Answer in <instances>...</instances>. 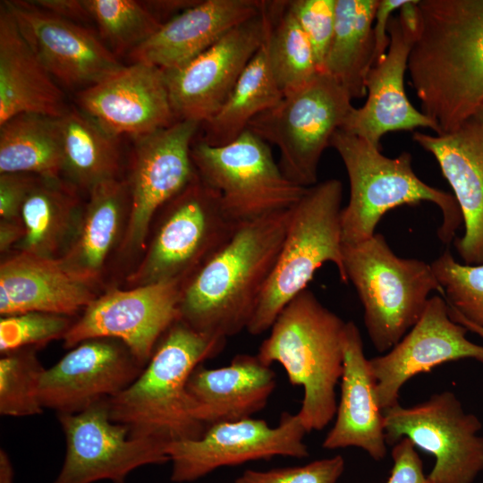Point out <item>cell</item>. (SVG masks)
<instances>
[{
    "label": "cell",
    "instance_id": "32",
    "mask_svg": "<svg viewBox=\"0 0 483 483\" xmlns=\"http://www.w3.org/2000/svg\"><path fill=\"white\" fill-rule=\"evenodd\" d=\"M266 40L221 108L201 123L203 135L199 138L208 145L221 147L235 140L254 117L282 100L284 94L273 76Z\"/></svg>",
    "mask_w": 483,
    "mask_h": 483
},
{
    "label": "cell",
    "instance_id": "50",
    "mask_svg": "<svg viewBox=\"0 0 483 483\" xmlns=\"http://www.w3.org/2000/svg\"><path fill=\"white\" fill-rule=\"evenodd\" d=\"M473 118L483 124V107L474 115Z\"/></svg>",
    "mask_w": 483,
    "mask_h": 483
},
{
    "label": "cell",
    "instance_id": "48",
    "mask_svg": "<svg viewBox=\"0 0 483 483\" xmlns=\"http://www.w3.org/2000/svg\"><path fill=\"white\" fill-rule=\"evenodd\" d=\"M0 483H13V469L7 453L0 450Z\"/></svg>",
    "mask_w": 483,
    "mask_h": 483
},
{
    "label": "cell",
    "instance_id": "44",
    "mask_svg": "<svg viewBox=\"0 0 483 483\" xmlns=\"http://www.w3.org/2000/svg\"><path fill=\"white\" fill-rule=\"evenodd\" d=\"M31 2L55 15L76 23L91 20L84 0H35Z\"/></svg>",
    "mask_w": 483,
    "mask_h": 483
},
{
    "label": "cell",
    "instance_id": "9",
    "mask_svg": "<svg viewBox=\"0 0 483 483\" xmlns=\"http://www.w3.org/2000/svg\"><path fill=\"white\" fill-rule=\"evenodd\" d=\"M353 107L350 95L338 81L326 72H319L254 117L247 130L277 146L283 174L309 188L318 183L322 154Z\"/></svg>",
    "mask_w": 483,
    "mask_h": 483
},
{
    "label": "cell",
    "instance_id": "37",
    "mask_svg": "<svg viewBox=\"0 0 483 483\" xmlns=\"http://www.w3.org/2000/svg\"><path fill=\"white\" fill-rule=\"evenodd\" d=\"M431 267L447 305L466 320L483 327V264H462L446 250Z\"/></svg>",
    "mask_w": 483,
    "mask_h": 483
},
{
    "label": "cell",
    "instance_id": "42",
    "mask_svg": "<svg viewBox=\"0 0 483 483\" xmlns=\"http://www.w3.org/2000/svg\"><path fill=\"white\" fill-rule=\"evenodd\" d=\"M393 467L386 483H430L416 447L406 437L393 445Z\"/></svg>",
    "mask_w": 483,
    "mask_h": 483
},
{
    "label": "cell",
    "instance_id": "40",
    "mask_svg": "<svg viewBox=\"0 0 483 483\" xmlns=\"http://www.w3.org/2000/svg\"><path fill=\"white\" fill-rule=\"evenodd\" d=\"M344 467L343 457L337 454L302 466L268 470H246L234 483H337Z\"/></svg>",
    "mask_w": 483,
    "mask_h": 483
},
{
    "label": "cell",
    "instance_id": "39",
    "mask_svg": "<svg viewBox=\"0 0 483 483\" xmlns=\"http://www.w3.org/2000/svg\"><path fill=\"white\" fill-rule=\"evenodd\" d=\"M336 0L287 1L288 9L305 32L321 72L334 34Z\"/></svg>",
    "mask_w": 483,
    "mask_h": 483
},
{
    "label": "cell",
    "instance_id": "43",
    "mask_svg": "<svg viewBox=\"0 0 483 483\" xmlns=\"http://www.w3.org/2000/svg\"><path fill=\"white\" fill-rule=\"evenodd\" d=\"M408 0H379L373 26L375 38L374 64L386 54L390 44L387 31L391 14L399 10Z\"/></svg>",
    "mask_w": 483,
    "mask_h": 483
},
{
    "label": "cell",
    "instance_id": "5",
    "mask_svg": "<svg viewBox=\"0 0 483 483\" xmlns=\"http://www.w3.org/2000/svg\"><path fill=\"white\" fill-rule=\"evenodd\" d=\"M330 147L342 158L350 182L349 202L341 212L344 245L371 238L391 209L423 201L432 202L441 210L440 241L447 244L455 239L463 219L454 196L422 182L412 170L410 153L387 157L381 148L341 129L333 135Z\"/></svg>",
    "mask_w": 483,
    "mask_h": 483
},
{
    "label": "cell",
    "instance_id": "6",
    "mask_svg": "<svg viewBox=\"0 0 483 483\" xmlns=\"http://www.w3.org/2000/svg\"><path fill=\"white\" fill-rule=\"evenodd\" d=\"M343 183L328 179L309 187L292 208L274 270L247 327L252 335L269 330L284 308L307 289L315 272L333 263L347 284L341 225Z\"/></svg>",
    "mask_w": 483,
    "mask_h": 483
},
{
    "label": "cell",
    "instance_id": "15",
    "mask_svg": "<svg viewBox=\"0 0 483 483\" xmlns=\"http://www.w3.org/2000/svg\"><path fill=\"white\" fill-rule=\"evenodd\" d=\"M307 433L297 414L283 412L275 427L266 420L244 419L214 424L198 438L170 443L171 480L191 482L218 468L275 456H309Z\"/></svg>",
    "mask_w": 483,
    "mask_h": 483
},
{
    "label": "cell",
    "instance_id": "27",
    "mask_svg": "<svg viewBox=\"0 0 483 483\" xmlns=\"http://www.w3.org/2000/svg\"><path fill=\"white\" fill-rule=\"evenodd\" d=\"M70 106L53 76L0 4V125L21 114L61 117Z\"/></svg>",
    "mask_w": 483,
    "mask_h": 483
},
{
    "label": "cell",
    "instance_id": "4",
    "mask_svg": "<svg viewBox=\"0 0 483 483\" xmlns=\"http://www.w3.org/2000/svg\"><path fill=\"white\" fill-rule=\"evenodd\" d=\"M345 325L307 288L280 312L257 353L267 366L280 364L289 382L302 387L296 414L307 432L324 429L335 416Z\"/></svg>",
    "mask_w": 483,
    "mask_h": 483
},
{
    "label": "cell",
    "instance_id": "38",
    "mask_svg": "<svg viewBox=\"0 0 483 483\" xmlns=\"http://www.w3.org/2000/svg\"><path fill=\"white\" fill-rule=\"evenodd\" d=\"M72 317L46 312H25L0 319V352L45 346L64 339L72 326Z\"/></svg>",
    "mask_w": 483,
    "mask_h": 483
},
{
    "label": "cell",
    "instance_id": "28",
    "mask_svg": "<svg viewBox=\"0 0 483 483\" xmlns=\"http://www.w3.org/2000/svg\"><path fill=\"white\" fill-rule=\"evenodd\" d=\"M88 195L74 237L59 258L74 273L98 284L107 262L123 242L130 192L126 180L118 178L95 186Z\"/></svg>",
    "mask_w": 483,
    "mask_h": 483
},
{
    "label": "cell",
    "instance_id": "12",
    "mask_svg": "<svg viewBox=\"0 0 483 483\" xmlns=\"http://www.w3.org/2000/svg\"><path fill=\"white\" fill-rule=\"evenodd\" d=\"M201 123L177 121L136 138L128 179L130 213L118 251L123 258L142 256L158 211L199 175L191 149Z\"/></svg>",
    "mask_w": 483,
    "mask_h": 483
},
{
    "label": "cell",
    "instance_id": "41",
    "mask_svg": "<svg viewBox=\"0 0 483 483\" xmlns=\"http://www.w3.org/2000/svg\"><path fill=\"white\" fill-rule=\"evenodd\" d=\"M37 175L0 174V220L21 222V208Z\"/></svg>",
    "mask_w": 483,
    "mask_h": 483
},
{
    "label": "cell",
    "instance_id": "16",
    "mask_svg": "<svg viewBox=\"0 0 483 483\" xmlns=\"http://www.w3.org/2000/svg\"><path fill=\"white\" fill-rule=\"evenodd\" d=\"M273 21L272 1L184 66L164 71L176 121L202 123L224 105Z\"/></svg>",
    "mask_w": 483,
    "mask_h": 483
},
{
    "label": "cell",
    "instance_id": "3",
    "mask_svg": "<svg viewBox=\"0 0 483 483\" xmlns=\"http://www.w3.org/2000/svg\"><path fill=\"white\" fill-rule=\"evenodd\" d=\"M226 339L177 320L163 335L139 377L107 400L113 421L131 436L170 444L198 438L207 428L195 417L187 392L192 371L218 355Z\"/></svg>",
    "mask_w": 483,
    "mask_h": 483
},
{
    "label": "cell",
    "instance_id": "11",
    "mask_svg": "<svg viewBox=\"0 0 483 483\" xmlns=\"http://www.w3.org/2000/svg\"><path fill=\"white\" fill-rule=\"evenodd\" d=\"M383 414L386 445L406 437L435 458L430 483H473L483 471L481 421L464 411L453 392L434 394L410 407L399 402Z\"/></svg>",
    "mask_w": 483,
    "mask_h": 483
},
{
    "label": "cell",
    "instance_id": "10",
    "mask_svg": "<svg viewBox=\"0 0 483 483\" xmlns=\"http://www.w3.org/2000/svg\"><path fill=\"white\" fill-rule=\"evenodd\" d=\"M191 156L201 182L219 194L236 224L290 209L308 189L283 174L268 144L250 130L221 147L195 139Z\"/></svg>",
    "mask_w": 483,
    "mask_h": 483
},
{
    "label": "cell",
    "instance_id": "30",
    "mask_svg": "<svg viewBox=\"0 0 483 483\" xmlns=\"http://www.w3.org/2000/svg\"><path fill=\"white\" fill-rule=\"evenodd\" d=\"M379 0H336L335 21L325 61L328 73L351 98L367 96L366 78L374 65V21Z\"/></svg>",
    "mask_w": 483,
    "mask_h": 483
},
{
    "label": "cell",
    "instance_id": "19",
    "mask_svg": "<svg viewBox=\"0 0 483 483\" xmlns=\"http://www.w3.org/2000/svg\"><path fill=\"white\" fill-rule=\"evenodd\" d=\"M4 2L38 59L64 86L84 89L123 67L88 28L55 15L31 1Z\"/></svg>",
    "mask_w": 483,
    "mask_h": 483
},
{
    "label": "cell",
    "instance_id": "17",
    "mask_svg": "<svg viewBox=\"0 0 483 483\" xmlns=\"http://www.w3.org/2000/svg\"><path fill=\"white\" fill-rule=\"evenodd\" d=\"M143 369L122 342L88 339L43 370L39 401L57 414L77 413L122 392Z\"/></svg>",
    "mask_w": 483,
    "mask_h": 483
},
{
    "label": "cell",
    "instance_id": "31",
    "mask_svg": "<svg viewBox=\"0 0 483 483\" xmlns=\"http://www.w3.org/2000/svg\"><path fill=\"white\" fill-rule=\"evenodd\" d=\"M65 180L88 193L97 185L118 179L119 137L103 129L79 107L70 106L58 118Z\"/></svg>",
    "mask_w": 483,
    "mask_h": 483
},
{
    "label": "cell",
    "instance_id": "33",
    "mask_svg": "<svg viewBox=\"0 0 483 483\" xmlns=\"http://www.w3.org/2000/svg\"><path fill=\"white\" fill-rule=\"evenodd\" d=\"M58 118L21 114L1 124L0 174L63 178L64 153Z\"/></svg>",
    "mask_w": 483,
    "mask_h": 483
},
{
    "label": "cell",
    "instance_id": "22",
    "mask_svg": "<svg viewBox=\"0 0 483 483\" xmlns=\"http://www.w3.org/2000/svg\"><path fill=\"white\" fill-rule=\"evenodd\" d=\"M97 284L60 258L13 251L0 265V314L46 312L73 317L99 294Z\"/></svg>",
    "mask_w": 483,
    "mask_h": 483
},
{
    "label": "cell",
    "instance_id": "49",
    "mask_svg": "<svg viewBox=\"0 0 483 483\" xmlns=\"http://www.w3.org/2000/svg\"><path fill=\"white\" fill-rule=\"evenodd\" d=\"M448 309H449L450 318L453 321H455L456 323L461 324L462 326L466 327L468 329V331H471V332L477 334L479 336H480L483 339V327L479 326L477 325H474V324L470 323V321L466 320L457 311L451 309L449 306H448Z\"/></svg>",
    "mask_w": 483,
    "mask_h": 483
},
{
    "label": "cell",
    "instance_id": "29",
    "mask_svg": "<svg viewBox=\"0 0 483 483\" xmlns=\"http://www.w3.org/2000/svg\"><path fill=\"white\" fill-rule=\"evenodd\" d=\"M82 208L79 190L68 181L37 176L21 208L25 233L13 250L61 258L74 237Z\"/></svg>",
    "mask_w": 483,
    "mask_h": 483
},
{
    "label": "cell",
    "instance_id": "45",
    "mask_svg": "<svg viewBox=\"0 0 483 483\" xmlns=\"http://www.w3.org/2000/svg\"><path fill=\"white\" fill-rule=\"evenodd\" d=\"M25 233L21 222L0 220V252L3 255L10 253L22 240Z\"/></svg>",
    "mask_w": 483,
    "mask_h": 483
},
{
    "label": "cell",
    "instance_id": "2",
    "mask_svg": "<svg viewBox=\"0 0 483 483\" xmlns=\"http://www.w3.org/2000/svg\"><path fill=\"white\" fill-rule=\"evenodd\" d=\"M292 208L239 224L182 287L180 319L227 339L247 330L274 270Z\"/></svg>",
    "mask_w": 483,
    "mask_h": 483
},
{
    "label": "cell",
    "instance_id": "25",
    "mask_svg": "<svg viewBox=\"0 0 483 483\" xmlns=\"http://www.w3.org/2000/svg\"><path fill=\"white\" fill-rule=\"evenodd\" d=\"M343 368L341 395L335 421L322 446L333 450L359 447L373 460H383L387 453L384 414L376 396V379L363 350L360 329L346 322L343 340Z\"/></svg>",
    "mask_w": 483,
    "mask_h": 483
},
{
    "label": "cell",
    "instance_id": "21",
    "mask_svg": "<svg viewBox=\"0 0 483 483\" xmlns=\"http://www.w3.org/2000/svg\"><path fill=\"white\" fill-rule=\"evenodd\" d=\"M387 31L390 44L386 54L377 62L366 78L367 100L353 107L341 130L381 148L382 137L391 131L429 128L435 123L416 109L407 97L404 75L416 37L402 26L399 16L391 17Z\"/></svg>",
    "mask_w": 483,
    "mask_h": 483
},
{
    "label": "cell",
    "instance_id": "18",
    "mask_svg": "<svg viewBox=\"0 0 483 483\" xmlns=\"http://www.w3.org/2000/svg\"><path fill=\"white\" fill-rule=\"evenodd\" d=\"M467 332L450 318L445 298H429L419 319L400 342L384 355L369 359L382 411L399 403L401 388L418 374L462 359L483 363V345L467 339Z\"/></svg>",
    "mask_w": 483,
    "mask_h": 483
},
{
    "label": "cell",
    "instance_id": "13",
    "mask_svg": "<svg viewBox=\"0 0 483 483\" xmlns=\"http://www.w3.org/2000/svg\"><path fill=\"white\" fill-rule=\"evenodd\" d=\"M57 417L66 450L63 466L52 483H126L134 470L169 462L168 444L131 436L126 426L111 419L107 400Z\"/></svg>",
    "mask_w": 483,
    "mask_h": 483
},
{
    "label": "cell",
    "instance_id": "24",
    "mask_svg": "<svg viewBox=\"0 0 483 483\" xmlns=\"http://www.w3.org/2000/svg\"><path fill=\"white\" fill-rule=\"evenodd\" d=\"M263 1L204 0L163 22L160 29L129 53L132 63L171 71L181 68L227 32L258 15Z\"/></svg>",
    "mask_w": 483,
    "mask_h": 483
},
{
    "label": "cell",
    "instance_id": "26",
    "mask_svg": "<svg viewBox=\"0 0 483 483\" xmlns=\"http://www.w3.org/2000/svg\"><path fill=\"white\" fill-rule=\"evenodd\" d=\"M276 386L275 374L258 355L238 354L221 368L199 365L187 392L196 419L214 424L252 418L267 405Z\"/></svg>",
    "mask_w": 483,
    "mask_h": 483
},
{
    "label": "cell",
    "instance_id": "8",
    "mask_svg": "<svg viewBox=\"0 0 483 483\" xmlns=\"http://www.w3.org/2000/svg\"><path fill=\"white\" fill-rule=\"evenodd\" d=\"M239 224L225 214L219 194L199 177L157 214L128 287L175 282L182 285L233 236Z\"/></svg>",
    "mask_w": 483,
    "mask_h": 483
},
{
    "label": "cell",
    "instance_id": "35",
    "mask_svg": "<svg viewBox=\"0 0 483 483\" xmlns=\"http://www.w3.org/2000/svg\"><path fill=\"white\" fill-rule=\"evenodd\" d=\"M100 37L117 56L131 52L160 27L157 17L143 2L134 0H84Z\"/></svg>",
    "mask_w": 483,
    "mask_h": 483
},
{
    "label": "cell",
    "instance_id": "14",
    "mask_svg": "<svg viewBox=\"0 0 483 483\" xmlns=\"http://www.w3.org/2000/svg\"><path fill=\"white\" fill-rule=\"evenodd\" d=\"M182 284L165 282L109 289L75 319L64 337L70 349L92 338L122 342L145 367L166 331L180 319Z\"/></svg>",
    "mask_w": 483,
    "mask_h": 483
},
{
    "label": "cell",
    "instance_id": "46",
    "mask_svg": "<svg viewBox=\"0 0 483 483\" xmlns=\"http://www.w3.org/2000/svg\"><path fill=\"white\" fill-rule=\"evenodd\" d=\"M199 1L196 0H165L146 1L145 6L156 16L157 14H173L176 16L186 9L195 5Z\"/></svg>",
    "mask_w": 483,
    "mask_h": 483
},
{
    "label": "cell",
    "instance_id": "1",
    "mask_svg": "<svg viewBox=\"0 0 483 483\" xmlns=\"http://www.w3.org/2000/svg\"><path fill=\"white\" fill-rule=\"evenodd\" d=\"M408 71L421 112L451 132L483 107V0H419Z\"/></svg>",
    "mask_w": 483,
    "mask_h": 483
},
{
    "label": "cell",
    "instance_id": "7",
    "mask_svg": "<svg viewBox=\"0 0 483 483\" xmlns=\"http://www.w3.org/2000/svg\"><path fill=\"white\" fill-rule=\"evenodd\" d=\"M348 282L354 286L364 310V324L375 349L386 352L421 317L429 293L444 295L431 264L397 256L385 237L343 247Z\"/></svg>",
    "mask_w": 483,
    "mask_h": 483
},
{
    "label": "cell",
    "instance_id": "34",
    "mask_svg": "<svg viewBox=\"0 0 483 483\" xmlns=\"http://www.w3.org/2000/svg\"><path fill=\"white\" fill-rule=\"evenodd\" d=\"M273 11L267 49L273 76L284 95L305 86L321 72L312 46L288 9L287 1H273Z\"/></svg>",
    "mask_w": 483,
    "mask_h": 483
},
{
    "label": "cell",
    "instance_id": "23",
    "mask_svg": "<svg viewBox=\"0 0 483 483\" xmlns=\"http://www.w3.org/2000/svg\"><path fill=\"white\" fill-rule=\"evenodd\" d=\"M412 139L435 157L460 207L464 233L454 239L458 255L464 264H483V124L471 118L451 132L416 131Z\"/></svg>",
    "mask_w": 483,
    "mask_h": 483
},
{
    "label": "cell",
    "instance_id": "20",
    "mask_svg": "<svg viewBox=\"0 0 483 483\" xmlns=\"http://www.w3.org/2000/svg\"><path fill=\"white\" fill-rule=\"evenodd\" d=\"M77 107L110 134L135 139L176 121L165 72L132 63L76 95Z\"/></svg>",
    "mask_w": 483,
    "mask_h": 483
},
{
    "label": "cell",
    "instance_id": "47",
    "mask_svg": "<svg viewBox=\"0 0 483 483\" xmlns=\"http://www.w3.org/2000/svg\"><path fill=\"white\" fill-rule=\"evenodd\" d=\"M418 4L419 0H408L399 9L398 15L404 29L416 38L420 27V13Z\"/></svg>",
    "mask_w": 483,
    "mask_h": 483
},
{
    "label": "cell",
    "instance_id": "36",
    "mask_svg": "<svg viewBox=\"0 0 483 483\" xmlns=\"http://www.w3.org/2000/svg\"><path fill=\"white\" fill-rule=\"evenodd\" d=\"M1 355V415L27 417L42 413L38 385L45 369L36 355V349L24 348Z\"/></svg>",
    "mask_w": 483,
    "mask_h": 483
}]
</instances>
